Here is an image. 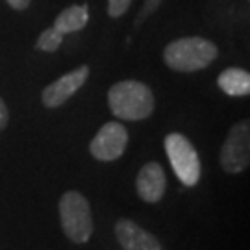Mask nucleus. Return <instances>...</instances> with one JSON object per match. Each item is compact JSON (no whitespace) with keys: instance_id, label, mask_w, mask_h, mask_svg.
Segmentation results:
<instances>
[{"instance_id":"obj_14","label":"nucleus","mask_w":250,"mask_h":250,"mask_svg":"<svg viewBox=\"0 0 250 250\" xmlns=\"http://www.w3.org/2000/svg\"><path fill=\"white\" fill-rule=\"evenodd\" d=\"M160 2H161V0H146V2H145V8H143V13H141V17H137V22H141V21H143L146 15H150L152 11L158 8V6H160Z\"/></svg>"},{"instance_id":"obj_10","label":"nucleus","mask_w":250,"mask_h":250,"mask_svg":"<svg viewBox=\"0 0 250 250\" xmlns=\"http://www.w3.org/2000/svg\"><path fill=\"white\" fill-rule=\"evenodd\" d=\"M89 22V8L87 4H74V6H69L65 8L56 17L54 21V26L62 36H67V34H74V32H80L85 28V24Z\"/></svg>"},{"instance_id":"obj_9","label":"nucleus","mask_w":250,"mask_h":250,"mask_svg":"<svg viewBox=\"0 0 250 250\" xmlns=\"http://www.w3.org/2000/svg\"><path fill=\"white\" fill-rule=\"evenodd\" d=\"M135 188H137V195L143 198L145 202H150V204L160 202L167 189V178H165L163 167L156 161L146 163L137 174Z\"/></svg>"},{"instance_id":"obj_13","label":"nucleus","mask_w":250,"mask_h":250,"mask_svg":"<svg viewBox=\"0 0 250 250\" xmlns=\"http://www.w3.org/2000/svg\"><path fill=\"white\" fill-rule=\"evenodd\" d=\"M132 0H107V13L109 17H121L130 8Z\"/></svg>"},{"instance_id":"obj_1","label":"nucleus","mask_w":250,"mask_h":250,"mask_svg":"<svg viewBox=\"0 0 250 250\" xmlns=\"http://www.w3.org/2000/svg\"><path fill=\"white\" fill-rule=\"evenodd\" d=\"M107 104L113 115L125 121H143L156 106L150 87L137 80L117 82L107 93Z\"/></svg>"},{"instance_id":"obj_8","label":"nucleus","mask_w":250,"mask_h":250,"mask_svg":"<svg viewBox=\"0 0 250 250\" xmlns=\"http://www.w3.org/2000/svg\"><path fill=\"white\" fill-rule=\"evenodd\" d=\"M115 237L125 250H163L156 235L146 232L130 219H119L115 224Z\"/></svg>"},{"instance_id":"obj_4","label":"nucleus","mask_w":250,"mask_h":250,"mask_svg":"<svg viewBox=\"0 0 250 250\" xmlns=\"http://www.w3.org/2000/svg\"><path fill=\"white\" fill-rule=\"evenodd\" d=\"M165 152L180 182L188 188L197 186L200 180V158L188 137L169 134L165 137Z\"/></svg>"},{"instance_id":"obj_11","label":"nucleus","mask_w":250,"mask_h":250,"mask_svg":"<svg viewBox=\"0 0 250 250\" xmlns=\"http://www.w3.org/2000/svg\"><path fill=\"white\" fill-rule=\"evenodd\" d=\"M217 83L230 97H247L250 93V74L237 67L221 72L217 78Z\"/></svg>"},{"instance_id":"obj_2","label":"nucleus","mask_w":250,"mask_h":250,"mask_svg":"<svg viewBox=\"0 0 250 250\" xmlns=\"http://www.w3.org/2000/svg\"><path fill=\"white\" fill-rule=\"evenodd\" d=\"M217 58V46L204 37H182L165 46L163 60L167 67L180 72L206 69Z\"/></svg>"},{"instance_id":"obj_5","label":"nucleus","mask_w":250,"mask_h":250,"mask_svg":"<svg viewBox=\"0 0 250 250\" xmlns=\"http://www.w3.org/2000/svg\"><path fill=\"white\" fill-rule=\"evenodd\" d=\"M250 163V123L243 121L232 126L221 148V167L224 172L237 174Z\"/></svg>"},{"instance_id":"obj_15","label":"nucleus","mask_w":250,"mask_h":250,"mask_svg":"<svg viewBox=\"0 0 250 250\" xmlns=\"http://www.w3.org/2000/svg\"><path fill=\"white\" fill-rule=\"evenodd\" d=\"M8 121H9V111H8V106H6V102L0 99V132L8 126Z\"/></svg>"},{"instance_id":"obj_7","label":"nucleus","mask_w":250,"mask_h":250,"mask_svg":"<svg viewBox=\"0 0 250 250\" xmlns=\"http://www.w3.org/2000/svg\"><path fill=\"white\" fill-rule=\"evenodd\" d=\"M87 78H89V67L87 65H82L78 69L67 72L65 76L58 78L50 85H46L45 91H43V104L46 107H58L65 104L85 83Z\"/></svg>"},{"instance_id":"obj_3","label":"nucleus","mask_w":250,"mask_h":250,"mask_svg":"<svg viewBox=\"0 0 250 250\" xmlns=\"http://www.w3.org/2000/svg\"><path fill=\"white\" fill-rule=\"evenodd\" d=\"M60 221L65 235L78 245L87 243L93 235L91 206L78 191H67L60 198Z\"/></svg>"},{"instance_id":"obj_16","label":"nucleus","mask_w":250,"mask_h":250,"mask_svg":"<svg viewBox=\"0 0 250 250\" xmlns=\"http://www.w3.org/2000/svg\"><path fill=\"white\" fill-rule=\"evenodd\" d=\"M9 6L13 9H19V11H22V9H26L30 6V2L32 0H6Z\"/></svg>"},{"instance_id":"obj_12","label":"nucleus","mask_w":250,"mask_h":250,"mask_svg":"<svg viewBox=\"0 0 250 250\" xmlns=\"http://www.w3.org/2000/svg\"><path fill=\"white\" fill-rule=\"evenodd\" d=\"M63 36L56 30V28H46L45 32L39 36L36 43L37 50H43V52H56L60 46H62Z\"/></svg>"},{"instance_id":"obj_6","label":"nucleus","mask_w":250,"mask_h":250,"mask_svg":"<svg viewBox=\"0 0 250 250\" xmlns=\"http://www.w3.org/2000/svg\"><path fill=\"white\" fill-rule=\"evenodd\" d=\"M128 132L121 123H106L93 137L89 145V152L93 158L100 161H115L126 150Z\"/></svg>"}]
</instances>
